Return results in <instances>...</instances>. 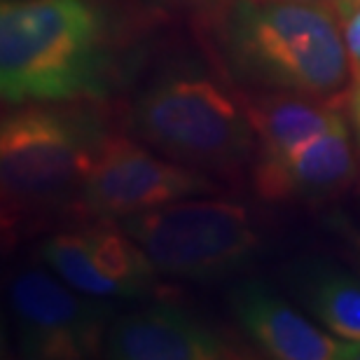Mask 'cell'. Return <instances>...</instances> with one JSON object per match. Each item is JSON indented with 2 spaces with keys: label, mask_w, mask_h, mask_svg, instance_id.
Masks as SVG:
<instances>
[{
  "label": "cell",
  "mask_w": 360,
  "mask_h": 360,
  "mask_svg": "<svg viewBox=\"0 0 360 360\" xmlns=\"http://www.w3.org/2000/svg\"><path fill=\"white\" fill-rule=\"evenodd\" d=\"M115 77V35L94 0H3L0 96L5 105L103 98Z\"/></svg>",
  "instance_id": "cell-1"
},
{
  "label": "cell",
  "mask_w": 360,
  "mask_h": 360,
  "mask_svg": "<svg viewBox=\"0 0 360 360\" xmlns=\"http://www.w3.org/2000/svg\"><path fill=\"white\" fill-rule=\"evenodd\" d=\"M220 14L222 54L236 77L264 89L347 101L354 70L342 21L328 3L234 0Z\"/></svg>",
  "instance_id": "cell-2"
},
{
  "label": "cell",
  "mask_w": 360,
  "mask_h": 360,
  "mask_svg": "<svg viewBox=\"0 0 360 360\" xmlns=\"http://www.w3.org/2000/svg\"><path fill=\"white\" fill-rule=\"evenodd\" d=\"M105 139L103 122L91 112L56 103L12 105L0 124L5 222L77 197Z\"/></svg>",
  "instance_id": "cell-3"
},
{
  "label": "cell",
  "mask_w": 360,
  "mask_h": 360,
  "mask_svg": "<svg viewBox=\"0 0 360 360\" xmlns=\"http://www.w3.org/2000/svg\"><path fill=\"white\" fill-rule=\"evenodd\" d=\"M131 127L155 150L197 169H234L257 146L243 103L192 73L150 84L136 98Z\"/></svg>",
  "instance_id": "cell-4"
},
{
  "label": "cell",
  "mask_w": 360,
  "mask_h": 360,
  "mask_svg": "<svg viewBox=\"0 0 360 360\" xmlns=\"http://www.w3.org/2000/svg\"><path fill=\"white\" fill-rule=\"evenodd\" d=\"M120 227L171 278L215 281L246 269L262 248L248 208L222 199H180L127 215Z\"/></svg>",
  "instance_id": "cell-5"
},
{
  "label": "cell",
  "mask_w": 360,
  "mask_h": 360,
  "mask_svg": "<svg viewBox=\"0 0 360 360\" xmlns=\"http://www.w3.org/2000/svg\"><path fill=\"white\" fill-rule=\"evenodd\" d=\"M215 190L213 180L199 169L162 160L124 136H108L84 178L77 201L94 218L122 220L180 199L213 194Z\"/></svg>",
  "instance_id": "cell-6"
},
{
  "label": "cell",
  "mask_w": 360,
  "mask_h": 360,
  "mask_svg": "<svg viewBox=\"0 0 360 360\" xmlns=\"http://www.w3.org/2000/svg\"><path fill=\"white\" fill-rule=\"evenodd\" d=\"M10 307L21 351L40 360H80L103 351L112 323V307L40 269L14 276Z\"/></svg>",
  "instance_id": "cell-7"
},
{
  "label": "cell",
  "mask_w": 360,
  "mask_h": 360,
  "mask_svg": "<svg viewBox=\"0 0 360 360\" xmlns=\"http://www.w3.org/2000/svg\"><path fill=\"white\" fill-rule=\"evenodd\" d=\"M40 257L70 288L98 300L146 297L160 274L124 229L110 225L56 234L40 246Z\"/></svg>",
  "instance_id": "cell-8"
},
{
  "label": "cell",
  "mask_w": 360,
  "mask_h": 360,
  "mask_svg": "<svg viewBox=\"0 0 360 360\" xmlns=\"http://www.w3.org/2000/svg\"><path fill=\"white\" fill-rule=\"evenodd\" d=\"M344 112L326 131L276 155L257 157L253 183L262 199L292 201L333 197L354 183L358 162Z\"/></svg>",
  "instance_id": "cell-9"
},
{
  "label": "cell",
  "mask_w": 360,
  "mask_h": 360,
  "mask_svg": "<svg viewBox=\"0 0 360 360\" xmlns=\"http://www.w3.org/2000/svg\"><path fill=\"white\" fill-rule=\"evenodd\" d=\"M103 351L117 360H232L236 349L194 316L157 304L112 319Z\"/></svg>",
  "instance_id": "cell-10"
},
{
  "label": "cell",
  "mask_w": 360,
  "mask_h": 360,
  "mask_svg": "<svg viewBox=\"0 0 360 360\" xmlns=\"http://www.w3.org/2000/svg\"><path fill=\"white\" fill-rule=\"evenodd\" d=\"M229 304L246 335L276 360H351V342L323 333L260 283H243Z\"/></svg>",
  "instance_id": "cell-11"
},
{
  "label": "cell",
  "mask_w": 360,
  "mask_h": 360,
  "mask_svg": "<svg viewBox=\"0 0 360 360\" xmlns=\"http://www.w3.org/2000/svg\"><path fill=\"white\" fill-rule=\"evenodd\" d=\"M243 108L255 131L257 157L276 155L304 143L333 124L342 110L337 103L304 94L276 91L243 98Z\"/></svg>",
  "instance_id": "cell-12"
},
{
  "label": "cell",
  "mask_w": 360,
  "mask_h": 360,
  "mask_svg": "<svg viewBox=\"0 0 360 360\" xmlns=\"http://www.w3.org/2000/svg\"><path fill=\"white\" fill-rule=\"evenodd\" d=\"M297 292L309 314L335 337L360 342V276L326 262L304 264Z\"/></svg>",
  "instance_id": "cell-13"
},
{
  "label": "cell",
  "mask_w": 360,
  "mask_h": 360,
  "mask_svg": "<svg viewBox=\"0 0 360 360\" xmlns=\"http://www.w3.org/2000/svg\"><path fill=\"white\" fill-rule=\"evenodd\" d=\"M330 227H333L337 236L344 241L351 262H354V267L360 276V229L349 218H344V215H333V218H330Z\"/></svg>",
  "instance_id": "cell-14"
},
{
  "label": "cell",
  "mask_w": 360,
  "mask_h": 360,
  "mask_svg": "<svg viewBox=\"0 0 360 360\" xmlns=\"http://www.w3.org/2000/svg\"><path fill=\"white\" fill-rule=\"evenodd\" d=\"M344 42H347V52L351 59V70L354 75L360 73V7L342 24Z\"/></svg>",
  "instance_id": "cell-15"
},
{
  "label": "cell",
  "mask_w": 360,
  "mask_h": 360,
  "mask_svg": "<svg viewBox=\"0 0 360 360\" xmlns=\"http://www.w3.org/2000/svg\"><path fill=\"white\" fill-rule=\"evenodd\" d=\"M157 5L171 7V10H187V12H222L234 0H153Z\"/></svg>",
  "instance_id": "cell-16"
},
{
  "label": "cell",
  "mask_w": 360,
  "mask_h": 360,
  "mask_svg": "<svg viewBox=\"0 0 360 360\" xmlns=\"http://www.w3.org/2000/svg\"><path fill=\"white\" fill-rule=\"evenodd\" d=\"M347 112H349L351 134H354V143H356V153L360 157V73L354 75V80H351V89L347 96Z\"/></svg>",
  "instance_id": "cell-17"
},
{
  "label": "cell",
  "mask_w": 360,
  "mask_h": 360,
  "mask_svg": "<svg viewBox=\"0 0 360 360\" xmlns=\"http://www.w3.org/2000/svg\"><path fill=\"white\" fill-rule=\"evenodd\" d=\"M326 3H328L330 10L337 14V19H340L342 24L360 7V0H326Z\"/></svg>",
  "instance_id": "cell-18"
},
{
  "label": "cell",
  "mask_w": 360,
  "mask_h": 360,
  "mask_svg": "<svg viewBox=\"0 0 360 360\" xmlns=\"http://www.w3.org/2000/svg\"><path fill=\"white\" fill-rule=\"evenodd\" d=\"M300 3H321V0H300Z\"/></svg>",
  "instance_id": "cell-19"
}]
</instances>
